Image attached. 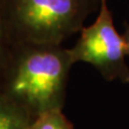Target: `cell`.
Wrapping results in <instances>:
<instances>
[{"label": "cell", "instance_id": "cell-3", "mask_svg": "<svg viewBox=\"0 0 129 129\" xmlns=\"http://www.w3.org/2000/svg\"><path fill=\"white\" fill-rule=\"evenodd\" d=\"M80 32L76 43L68 48L72 62L90 63L109 82L118 80L125 84L129 83L126 43L114 27L108 0H100L95 22L83 27Z\"/></svg>", "mask_w": 129, "mask_h": 129}, {"label": "cell", "instance_id": "cell-1", "mask_svg": "<svg viewBox=\"0 0 129 129\" xmlns=\"http://www.w3.org/2000/svg\"><path fill=\"white\" fill-rule=\"evenodd\" d=\"M73 64L68 48L61 45L13 43L0 91L32 118L46 111L62 110Z\"/></svg>", "mask_w": 129, "mask_h": 129}, {"label": "cell", "instance_id": "cell-6", "mask_svg": "<svg viewBox=\"0 0 129 129\" xmlns=\"http://www.w3.org/2000/svg\"><path fill=\"white\" fill-rule=\"evenodd\" d=\"M13 42L10 37L6 16V0H0V79L10 57Z\"/></svg>", "mask_w": 129, "mask_h": 129}, {"label": "cell", "instance_id": "cell-5", "mask_svg": "<svg viewBox=\"0 0 129 129\" xmlns=\"http://www.w3.org/2000/svg\"><path fill=\"white\" fill-rule=\"evenodd\" d=\"M27 129H74V126L62 110H51L35 117Z\"/></svg>", "mask_w": 129, "mask_h": 129}, {"label": "cell", "instance_id": "cell-2", "mask_svg": "<svg viewBox=\"0 0 129 129\" xmlns=\"http://www.w3.org/2000/svg\"><path fill=\"white\" fill-rule=\"evenodd\" d=\"M100 0H6V16L13 43L61 45L82 30Z\"/></svg>", "mask_w": 129, "mask_h": 129}, {"label": "cell", "instance_id": "cell-7", "mask_svg": "<svg viewBox=\"0 0 129 129\" xmlns=\"http://www.w3.org/2000/svg\"><path fill=\"white\" fill-rule=\"evenodd\" d=\"M123 38L125 40V43H126V47H127V55L129 56V24L126 25L125 28V32L123 35Z\"/></svg>", "mask_w": 129, "mask_h": 129}, {"label": "cell", "instance_id": "cell-4", "mask_svg": "<svg viewBox=\"0 0 129 129\" xmlns=\"http://www.w3.org/2000/svg\"><path fill=\"white\" fill-rule=\"evenodd\" d=\"M32 119L23 108L0 91V129H27Z\"/></svg>", "mask_w": 129, "mask_h": 129}]
</instances>
